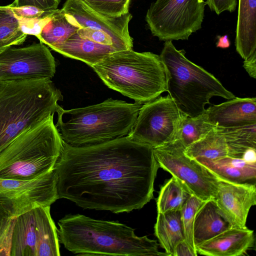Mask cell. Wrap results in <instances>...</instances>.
Returning a JSON list of instances; mask_svg holds the SVG:
<instances>
[{
	"label": "cell",
	"instance_id": "484cf974",
	"mask_svg": "<svg viewBox=\"0 0 256 256\" xmlns=\"http://www.w3.org/2000/svg\"><path fill=\"white\" fill-rule=\"evenodd\" d=\"M192 195L184 184L172 176L161 186L156 200L158 212L180 210Z\"/></svg>",
	"mask_w": 256,
	"mask_h": 256
},
{
	"label": "cell",
	"instance_id": "60d3db41",
	"mask_svg": "<svg viewBox=\"0 0 256 256\" xmlns=\"http://www.w3.org/2000/svg\"><path fill=\"white\" fill-rule=\"evenodd\" d=\"M8 216L6 212H4V210L0 207V224L2 220V218Z\"/></svg>",
	"mask_w": 256,
	"mask_h": 256
},
{
	"label": "cell",
	"instance_id": "f1b7e54d",
	"mask_svg": "<svg viewBox=\"0 0 256 256\" xmlns=\"http://www.w3.org/2000/svg\"><path fill=\"white\" fill-rule=\"evenodd\" d=\"M204 202L192 194L184 203L180 210L184 240L191 248L196 252L194 240V223L196 212Z\"/></svg>",
	"mask_w": 256,
	"mask_h": 256
},
{
	"label": "cell",
	"instance_id": "e575fe53",
	"mask_svg": "<svg viewBox=\"0 0 256 256\" xmlns=\"http://www.w3.org/2000/svg\"><path fill=\"white\" fill-rule=\"evenodd\" d=\"M10 7L12 10L14 16L18 18H35L42 16L46 12H48L44 11L37 7L32 6H25L19 7Z\"/></svg>",
	"mask_w": 256,
	"mask_h": 256
},
{
	"label": "cell",
	"instance_id": "4dcf8cb0",
	"mask_svg": "<svg viewBox=\"0 0 256 256\" xmlns=\"http://www.w3.org/2000/svg\"><path fill=\"white\" fill-rule=\"evenodd\" d=\"M16 218L4 217L0 224V256H10Z\"/></svg>",
	"mask_w": 256,
	"mask_h": 256
},
{
	"label": "cell",
	"instance_id": "d6a6232c",
	"mask_svg": "<svg viewBox=\"0 0 256 256\" xmlns=\"http://www.w3.org/2000/svg\"><path fill=\"white\" fill-rule=\"evenodd\" d=\"M76 32L82 38L100 44L112 46L118 50H120L112 38L103 31L88 27H84L78 28Z\"/></svg>",
	"mask_w": 256,
	"mask_h": 256
},
{
	"label": "cell",
	"instance_id": "52a82bcc",
	"mask_svg": "<svg viewBox=\"0 0 256 256\" xmlns=\"http://www.w3.org/2000/svg\"><path fill=\"white\" fill-rule=\"evenodd\" d=\"M63 141L54 115L18 136L0 152V178L32 180L54 170Z\"/></svg>",
	"mask_w": 256,
	"mask_h": 256
},
{
	"label": "cell",
	"instance_id": "7a4b0ae2",
	"mask_svg": "<svg viewBox=\"0 0 256 256\" xmlns=\"http://www.w3.org/2000/svg\"><path fill=\"white\" fill-rule=\"evenodd\" d=\"M59 242L78 255L167 256L157 240L136 235L134 229L118 222L68 214L58 222Z\"/></svg>",
	"mask_w": 256,
	"mask_h": 256
},
{
	"label": "cell",
	"instance_id": "3957f363",
	"mask_svg": "<svg viewBox=\"0 0 256 256\" xmlns=\"http://www.w3.org/2000/svg\"><path fill=\"white\" fill-rule=\"evenodd\" d=\"M62 99L51 79L0 80V152L22 132L57 113Z\"/></svg>",
	"mask_w": 256,
	"mask_h": 256
},
{
	"label": "cell",
	"instance_id": "7402d4cb",
	"mask_svg": "<svg viewBox=\"0 0 256 256\" xmlns=\"http://www.w3.org/2000/svg\"><path fill=\"white\" fill-rule=\"evenodd\" d=\"M154 234L167 256H174L178 244L184 240L180 210L158 212Z\"/></svg>",
	"mask_w": 256,
	"mask_h": 256
},
{
	"label": "cell",
	"instance_id": "7c38bea8",
	"mask_svg": "<svg viewBox=\"0 0 256 256\" xmlns=\"http://www.w3.org/2000/svg\"><path fill=\"white\" fill-rule=\"evenodd\" d=\"M58 199L54 170L32 180L0 178V207L8 217L40 206H50Z\"/></svg>",
	"mask_w": 256,
	"mask_h": 256
},
{
	"label": "cell",
	"instance_id": "2e32d148",
	"mask_svg": "<svg viewBox=\"0 0 256 256\" xmlns=\"http://www.w3.org/2000/svg\"><path fill=\"white\" fill-rule=\"evenodd\" d=\"M209 122L217 128L256 124V98H234L206 109Z\"/></svg>",
	"mask_w": 256,
	"mask_h": 256
},
{
	"label": "cell",
	"instance_id": "ac0fdd59",
	"mask_svg": "<svg viewBox=\"0 0 256 256\" xmlns=\"http://www.w3.org/2000/svg\"><path fill=\"white\" fill-rule=\"evenodd\" d=\"M206 168L220 180L238 184H256V162L228 156L215 160L194 159Z\"/></svg>",
	"mask_w": 256,
	"mask_h": 256
},
{
	"label": "cell",
	"instance_id": "277c9868",
	"mask_svg": "<svg viewBox=\"0 0 256 256\" xmlns=\"http://www.w3.org/2000/svg\"><path fill=\"white\" fill-rule=\"evenodd\" d=\"M142 104L108 98L84 108L57 112L56 127L62 141L73 146L102 143L128 136Z\"/></svg>",
	"mask_w": 256,
	"mask_h": 256
},
{
	"label": "cell",
	"instance_id": "44dd1931",
	"mask_svg": "<svg viewBox=\"0 0 256 256\" xmlns=\"http://www.w3.org/2000/svg\"><path fill=\"white\" fill-rule=\"evenodd\" d=\"M218 213L214 198L204 201L196 212L193 229L196 246L230 228Z\"/></svg>",
	"mask_w": 256,
	"mask_h": 256
},
{
	"label": "cell",
	"instance_id": "836d02e7",
	"mask_svg": "<svg viewBox=\"0 0 256 256\" xmlns=\"http://www.w3.org/2000/svg\"><path fill=\"white\" fill-rule=\"evenodd\" d=\"M60 0H14L8 5L11 7L32 6L44 11H52L58 9Z\"/></svg>",
	"mask_w": 256,
	"mask_h": 256
},
{
	"label": "cell",
	"instance_id": "f35d334b",
	"mask_svg": "<svg viewBox=\"0 0 256 256\" xmlns=\"http://www.w3.org/2000/svg\"><path fill=\"white\" fill-rule=\"evenodd\" d=\"M242 158L247 162H256V149L250 148L246 150L242 155Z\"/></svg>",
	"mask_w": 256,
	"mask_h": 256
},
{
	"label": "cell",
	"instance_id": "5bb4252c",
	"mask_svg": "<svg viewBox=\"0 0 256 256\" xmlns=\"http://www.w3.org/2000/svg\"><path fill=\"white\" fill-rule=\"evenodd\" d=\"M61 10L78 28L100 30L112 38L120 50L132 49L133 38L128 30L132 18L130 13L118 17L108 16L95 11L82 0H66Z\"/></svg>",
	"mask_w": 256,
	"mask_h": 256
},
{
	"label": "cell",
	"instance_id": "d590c367",
	"mask_svg": "<svg viewBox=\"0 0 256 256\" xmlns=\"http://www.w3.org/2000/svg\"><path fill=\"white\" fill-rule=\"evenodd\" d=\"M206 3L212 11L218 15L224 11L234 12L237 6L238 0H206Z\"/></svg>",
	"mask_w": 256,
	"mask_h": 256
},
{
	"label": "cell",
	"instance_id": "cb8c5ba5",
	"mask_svg": "<svg viewBox=\"0 0 256 256\" xmlns=\"http://www.w3.org/2000/svg\"><path fill=\"white\" fill-rule=\"evenodd\" d=\"M217 128L225 138L228 156L242 158L246 150L250 148L256 149V124Z\"/></svg>",
	"mask_w": 256,
	"mask_h": 256
},
{
	"label": "cell",
	"instance_id": "d6986e66",
	"mask_svg": "<svg viewBox=\"0 0 256 256\" xmlns=\"http://www.w3.org/2000/svg\"><path fill=\"white\" fill-rule=\"evenodd\" d=\"M51 48L65 56L82 61L90 67L110 54L118 51L112 46L82 38L76 32Z\"/></svg>",
	"mask_w": 256,
	"mask_h": 256
},
{
	"label": "cell",
	"instance_id": "ab89813d",
	"mask_svg": "<svg viewBox=\"0 0 256 256\" xmlns=\"http://www.w3.org/2000/svg\"><path fill=\"white\" fill-rule=\"evenodd\" d=\"M218 41L216 43V47L222 48H226L230 47V43L227 35L222 36H218Z\"/></svg>",
	"mask_w": 256,
	"mask_h": 256
},
{
	"label": "cell",
	"instance_id": "8d00e7d4",
	"mask_svg": "<svg viewBox=\"0 0 256 256\" xmlns=\"http://www.w3.org/2000/svg\"><path fill=\"white\" fill-rule=\"evenodd\" d=\"M198 254L183 240L176 246L174 256H196Z\"/></svg>",
	"mask_w": 256,
	"mask_h": 256
},
{
	"label": "cell",
	"instance_id": "4316f807",
	"mask_svg": "<svg viewBox=\"0 0 256 256\" xmlns=\"http://www.w3.org/2000/svg\"><path fill=\"white\" fill-rule=\"evenodd\" d=\"M27 35L20 28L18 18L8 6H0V53L14 46L22 44Z\"/></svg>",
	"mask_w": 256,
	"mask_h": 256
},
{
	"label": "cell",
	"instance_id": "8992f818",
	"mask_svg": "<svg viewBox=\"0 0 256 256\" xmlns=\"http://www.w3.org/2000/svg\"><path fill=\"white\" fill-rule=\"evenodd\" d=\"M169 40L160 55L164 66L168 95L180 110L191 117L203 114L213 96L227 100L236 96L212 74L193 63Z\"/></svg>",
	"mask_w": 256,
	"mask_h": 256
},
{
	"label": "cell",
	"instance_id": "74e56055",
	"mask_svg": "<svg viewBox=\"0 0 256 256\" xmlns=\"http://www.w3.org/2000/svg\"><path fill=\"white\" fill-rule=\"evenodd\" d=\"M243 66L251 78H256V52L244 60Z\"/></svg>",
	"mask_w": 256,
	"mask_h": 256
},
{
	"label": "cell",
	"instance_id": "e0dca14e",
	"mask_svg": "<svg viewBox=\"0 0 256 256\" xmlns=\"http://www.w3.org/2000/svg\"><path fill=\"white\" fill-rule=\"evenodd\" d=\"M254 244L253 230L230 228L196 246L198 254L207 256L244 255Z\"/></svg>",
	"mask_w": 256,
	"mask_h": 256
},
{
	"label": "cell",
	"instance_id": "9a60e30c",
	"mask_svg": "<svg viewBox=\"0 0 256 256\" xmlns=\"http://www.w3.org/2000/svg\"><path fill=\"white\" fill-rule=\"evenodd\" d=\"M214 200L218 213L230 228H246L250 210L256 204V184H238L219 180Z\"/></svg>",
	"mask_w": 256,
	"mask_h": 256
},
{
	"label": "cell",
	"instance_id": "f546056e",
	"mask_svg": "<svg viewBox=\"0 0 256 256\" xmlns=\"http://www.w3.org/2000/svg\"><path fill=\"white\" fill-rule=\"evenodd\" d=\"M95 11L110 17H118L128 12L130 0H82Z\"/></svg>",
	"mask_w": 256,
	"mask_h": 256
},
{
	"label": "cell",
	"instance_id": "4fadbf2b",
	"mask_svg": "<svg viewBox=\"0 0 256 256\" xmlns=\"http://www.w3.org/2000/svg\"><path fill=\"white\" fill-rule=\"evenodd\" d=\"M56 63L42 42L20 48L10 47L0 53V80L20 78L51 79Z\"/></svg>",
	"mask_w": 256,
	"mask_h": 256
},
{
	"label": "cell",
	"instance_id": "603a6c76",
	"mask_svg": "<svg viewBox=\"0 0 256 256\" xmlns=\"http://www.w3.org/2000/svg\"><path fill=\"white\" fill-rule=\"evenodd\" d=\"M190 158H203L215 160L228 155V148L222 134L214 128L202 138L192 143L184 150Z\"/></svg>",
	"mask_w": 256,
	"mask_h": 256
},
{
	"label": "cell",
	"instance_id": "1f68e13d",
	"mask_svg": "<svg viewBox=\"0 0 256 256\" xmlns=\"http://www.w3.org/2000/svg\"><path fill=\"white\" fill-rule=\"evenodd\" d=\"M56 10L46 12L42 16L35 18H18L22 32L27 36L33 35L37 37L50 20Z\"/></svg>",
	"mask_w": 256,
	"mask_h": 256
},
{
	"label": "cell",
	"instance_id": "83f0119b",
	"mask_svg": "<svg viewBox=\"0 0 256 256\" xmlns=\"http://www.w3.org/2000/svg\"><path fill=\"white\" fill-rule=\"evenodd\" d=\"M214 128L208 122L205 112L194 117L185 114L176 140H178L186 148Z\"/></svg>",
	"mask_w": 256,
	"mask_h": 256
},
{
	"label": "cell",
	"instance_id": "30bf717a",
	"mask_svg": "<svg viewBox=\"0 0 256 256\" xmlns=\"http://www.w3.org/2000/svg\"><path fill=\"white\" fill-rule=\"evenodd\" d=\"M185 114L168 94L144 104L130 133L132 140L157 148L176 140Z\"/></svg>",
	"mask_w": 256,
	"mask_h": 256
},
{
	"label": "cell",
	"instance_id": "6da1fadb",
	"mask_svg": "<svg viewBox=\"0 0 256 256\" xmlns=\"http://www.w3.org/2000/svg\"><path fill=\"white\" fill-rule=\"evenodd\" d=\"M159 168L153 148L128 136L84 146L63 142L54 167L58 198L115 214L140 210L154 198Z\"/></svg>",
	"mask_w": 256,
	"mask_h": 256
},
{
	"label": "cell",
	"instance_id": "9c48e42d",
	"mask_svg": "<svg viewBox=\"0 0 256 256\" xmlns=\"http://www.w3.org/2000/svg\"><path fill=\"white\" fill-rule=\"evenodd\" d=\"M50 206H40L16 218L10 256H60L57 228Z\"/></svg>",
	"mask_w": 256,
	"mask_h": 256
},
{
	"label": "cell",
	"instance_id": "5b68a950",
	"mask_svg": "<svg viewBox=\"0 0 256 256\" xmlns=\"http://www.w3.org/2000/svg\"><path fill=\"white\" fill-rule=\"evenodd\" d=\"M109 88L142 104L167 91L160 55L132 49L114 52L91 66Z\"/></svg>",
	"mask_w": 256,
	"mask_h": 256
},
{
	"label": "cell",
	"instance_id": "ba28073f",
	"mask_svg": "<svg viewBox=\"0 0 256 256\" xmlns=\"http://www.w3.org/2000/svg\"><path fill=\"white\" fill-rule=\"evenodd\" d=\"M206 5L204 0H156L148 10L146 21L160 40H186L201 28Z\"/></svg>",
	"mask_w": 256,
	"mask_h": 256
},
{
	"label": "cell",
	"instance_id": "ffe728a7",
	"mask_svg": "<svg viewBox=\"0 0 256 256\" xmlns=\"http://www.w3.org/2000/svg\"><path fill=\"white\" fill-rule=\"evenodd\" d=\"M235 46L244 60L256 52V0H238Z\"/></svg>",
	"mask_w": 256,
	"mask_h": 256
},
{
	"label": "cell",
	"instance_id": "d4e9b609",
	"mask_svg": "<svg viewBox=\"0 0 256 256\" xmlns=\"http://www.w3.org/2000/svg\"><path fill=\"white\" fill-rule=\"evenodd\" d=\"M78 28L61 9H56L37 38L41 42L52 48L66 41Z\"/></svg>",
	"mask_w": 256,
	"mask_h": 256
},
{
	"label": "cell",
	"instance_id": "8fae6325",
	"mask_svg": "<svg viewBox=\"0 0 256 256\" xmlns=\"http://www.w3.org/2000/svg\"><path fill=\"white\" fill-rule=\"evenodd\" d=\"M178 140L153 148L160 168L180 180L192 195L206 201L214 198L219 179L206 168L184 154Z\"/></svg>",
	"mask_w": 256,
	"mask_h": 256
}]
</instances>
